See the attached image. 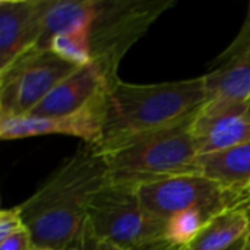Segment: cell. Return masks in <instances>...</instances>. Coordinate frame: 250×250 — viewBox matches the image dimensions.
Here are the masks:
<instances>
[{"label":"cell","mask_w":250,"mask_h":250,"mask_svg":"<svg viewBox=\"0 0 250 250\" xmlns=\"http://www.w3.org/2000/svg\"><path fill=\"white\" fill-rule=\"evenodd\" d=\"M107 183L103 157L89 145L66 158L19 207L34 249H78L92 196Z\"/></svg>","instance_id":"6da1fadb"},{"label":"cell","mask_w":250,"mask_h":250,"mask_svg":"<svg viewBox=\"0 0 250 250\" xmlns=\"http://www.w3.org/2000/svg\"><path fill=\"white\" fill-rule=\"evenodd\" d=\"M207 101L204 76L177 82L138 85L114 81L107 91L98 154L196 116Z\"/></svg>","instance_id":"7a4b0ae2"},{"label":"cell","mask_w":250,"mask_h":250,"mask_svg":"<svg viewBox=\"0 0 250 250\" xmlns=\"http://www.w3.org/2000/svg\"><path fill=\"white\" fill-rule=\"evenodd\" d=\"M192 120L193 117L101 152L107 183L136 189L176 176L199 174Z\"/></svg>","instance_id":"3957f363"},{"label":"cell","mask_w":250,"mask_h":250,"mask_svg":"<svg viewBox=\"0 0 250 250\" xmlns=\"http://www.w3.org/2000/svg\"><path fill=\"white\" fill-rule=\"evenodd\" d=\"M88 226L122 250H180L166 239L167 220L149 212L130 188L105 183L91 199Z\"/></svg>","instance_id":"277c9868"},{"label":"cell","mask_w":250,"mask_h":250,"mask_svg":"<svg viewBox=\"0 0 250 250\" xmlns=\"http://www.w3.org/2000/svg\"><path fill=\"white\" fill-rule=\"evenodd\" d=\"M176 0H95L89 44L95 62L113 82L125 54Z\"/></svg>","instance_id":"5b68a950"},{"label":"cell","mask_w":250,"mask_h":250,"mask_svg":"<svg viewBox=\"0 0 250 250\" xmlns=\"http://www.w3.org/2000/svg\"><path fill=\"white\" fill-rule=\"evenodd\" d=\"M78 66L51 50L34 48L0 73V120L29 114Z\"/></svg>","instance_id":"8992f818"},{"label":"cell","mask_w":250,"mask_h":250,"mask_svg":"<svg viewBox=\"0 0 250 250\" xmlns=\"http://www.w3.org/2000/svg\"><path fill=\"white\" fill-rule=\"evenodd\" d=\"M141 204L154 215L170 217L190 209H201L214 217L224 211V186L202 174H185L135 189Z\"/></svg>","instance_id":"52a82bcc"},{"label":"cell","mask_w":250,"mask_h":250,"mask_svg":"<svg viewBox=\"0 0 250 250\" xmlns=\"http://www.w3.org/2000/svg\"><path fill=\"white\" fill-rule=\"evenodd\" d=\"M108 86L95 95L86 105L70 114L53 117L22 116L1 119L0 138L3 141H15L41 135H67L79 138L85 142V145L95 148L103 139Z\"/></svg>","instance_id":"ba28073f"},{"label":"cell","mask_w":250,"mask_h":250,"mask_svg":"<svg viewBox=\"0 0 250 250\" xmlns=\"http://www.w3.org/2000/svg\"><path fill=\"white\" fill-rule=\"evenodd\" d=\"M248 105H215L205 103L190 123L199 157L221 152L250 141Z\"/></svg>","instance_id":"9c48e42d"},{"label":"cell","mask_w":250,"mask_h":250,"mask_svg":"<svg viewBox=\"0 0 250 250\" xmlns=\"http://www.w3.org/2000/svg\"><path fill=\"white\" fill-rule=\"evenodd\" d=\"M47 0H0V73L37 48Z\"/></svg>","instance_id":"30bf717a"},{"label":"cell","mask_w":250,"mask_h":250,"mask_svg":"<svg viewBox=\"0 0 250 250\" xmlns=\"http://www.w3.org/2000/svg\"><path fill=\"white\" fill-rule=\"evenodd\" d=\"M113 82L95 62H91L59 82L26 116L53 117L75 113Z\"/></svg>","instance_id":"8fae6325"},{"label":"cell","mask_w":250,"mask_h":250,"mask_svg":"<svg viewBox=\"0 0 250 250\" xmlns=\"http://www.w3.org/2000/svg\"><path fill=\"white\" fill-rule=\"evenodd\" d=\"M208 104L243 105L250 103V54L212 64L204 75Z\"/></svg>","instance_id":"7c38bea8"},{"label":"cell","mask_w":250,"mask_h":250,"mask_svg":"<svg viewBox=\"0 0 250 250\" xmlns=\"http://www.w3.org/2000/svg\"><path fill=\"white\" fill-rule=\"evenodd\" d=\"M95 19V0H47L38 50H48L57 34L89 35Z\"/></svg>","instance_id":"4fadbf2b"},{"label":"cell","mask_w":250,"mask_h":250,"mask_svg":"<svg viewBox=\"0 0 250 250\" xmlns=\"http://www.w3.org/2000/svg\"><path fill=\"white\" fill-rule=\"evenodd\" d=\"M249 230V217L240 211L224 209L215 214L196 239L180 250H229L245 240Z\"/></svg>","instance_id":"5bb4252c"},{"label":"cell","mask_w":250,"mask_h":250,"mask_svg":"<svg viewBox=\"0 0 250 250\" xmlns=\"http://www.w3.org/2000/svg\"><path fill=\"white\" fill-rule=\"evenodd\" d=\"M199 174L224 186L250 180V141L198 158Z\"/></svg>","instance_id":"9a60e30c"},{"label":"cell","mask_w":250,"mask_h":250,"mask_svg":"<svg viewBox=\"0 0 250 250\" xmlns=\"http://www.w3.org/2000/svg\"><path fill=\"white\" fill-rule=\"evenodd\" d=\"M212 218L209 214L201 209H190L179 212L167 220L166 226V239L176 249H183L189 246L208 220Z\"/></svg>","instance_id":"2e32d148"},{"label":"cell","mask_w":250,"mask_h":250,"mask_svg":"<svg viewBox=\"0 0 250 250\" xmlns=\"http://www.w3.org/2000/svg\"><path fill=\"white\" fill-rule=\"evenodd\" d=\"M48 50L78 67L86 66L92 62L89 35L57 34L50 40Z\"/></svg>","instance_id":"e0dca14e"},{"label":"cell","mask_w":250,"mask_h":250,"mask_svg":"<svg viewBox=\"0 0 250 250\" xmlns=\"http://www.w3.org/2000/svg\"><path fill=\"white\" fill-rule=\"evenodd\" d=\"M223 202L224 209L240 211L248 215L250 212V180L237 185L224 186Z\"/></svg>","instance_id":"ac0fdd59"},{"label":"cell","mask_w":250,"mask_h":250,"mask_svg":"<svg viewBox=\"0 0 250 250\" xmlns=\"http://www.w3.org/2000/svg\"><path fill=\"white\" fill-rule=\"evenodd\" d=\"M250 54V4L248 9V15L245 19V23L240 29V32L237 34V37L234 38V41L227 47L226 51H223L212 64H218L223 62H227L233 57L237 56H246Z\"/></svg>","instance_id":"d6986e66"},{"label":"cell","mask_w":250,"mask_h":250,"mask_svg":"<svg viewBox=\"0 0 250 250\" xmlns=\"http://www.w3.org/2000/svg\"><path fill=\"white\" fill-rule=\"evenodd\" d=\"M22 229H25V223L19 207L0 211V242Z\"/></svg>","instance_id":"ffe728a7"},{"label":"cell","mask_w":250,"mask_h":250,"mask_svg":"<svg viewBox=\"0 0 250 250\" xmlns=\"http://www.w3.org/2000/svg\"><path fill=\"white\" fill-rule=\"evenodd\" d=\"M78 250H122L119 249L117 246L108 243L107 240L98 237L92 230L91 227L88 226L86 223V227L82 233V237H81V242L78 245Z\"/></svg>","instance_id":"44dd1931"},{"label":"cell","mask_w":250,"mask_h":250,"mask_svg":"<svg viewBox=\"0 0 250 250\" xmlns=\"http://www.w3.org/2000/svg\"><path fill=\"white\" fill-rule=\"evenodd\" d=\"M34 243L28 229H22L0 242V250H32Z\"/></svg>","instance_id":"7402d4cb"},{"label":"cell","mask_w":250,"mask_h":250,"mask_svg":"<svg viewBox=\"0 0 250 250\" xmlns=\"http://www.w3.org/2000/svg\"><path fill=\"white\" fill-rule=\"evenodd\" d=\"M249 217V230H248V234L245 237V245H243V250H250V212L248 214Z\"/></svg>","instance_id":"603a6c76"},{"label":"cell","mask_w":250,"mask_h":250,"mask_svg":"<svg viewBox=\"0 0 250 250\" xmlns=\"http://www.w3.org/2000/svg\"><path fill=\"white\" fill-rule=\"evenodd\" d=\"M243 245H245V240H242L240 243H237V245H234L231 249L229 250H243Z\"/></svg>","instance_id":"cb8c5ba5"},{"label":"cell","mask_w":250,"mask_h":250,"mask_svg":"<svg viewBox=\"0 0 250 250\" xmlns=\"http://www.w3.org/2000/svg\"><path fill=\"white\" fill-rule=\"evenodd\" d=\"M246 114H248V117H249V120H250V103H249V105H248V113H246Z\"/></svg>","instance_id":"d4e9b609"},{"label":"cell","mask_w":250,"mask_h":250,"mask_svg":"<svg viewBox=\"0 0 250 250\" xmlns=\"http://www.w3.org/2000/svg\"><path fill=\"white\" fill-rule=\"evenodd\" d=\"M32 250H56V249H32ZM67 250H78V249H67Z\"/></svg>","instance_id":"484cf974"}]
</instances>
